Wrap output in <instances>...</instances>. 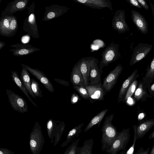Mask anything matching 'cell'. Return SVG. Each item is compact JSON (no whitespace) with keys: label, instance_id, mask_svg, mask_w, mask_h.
I'll return each mask as SVG.
<instances>
[{"label":"cell","instance_id":"cell-35","mask_svg":"<svg viewBox=\"0 0 154 154\" xmlns=\"http://www.w3.org/2000/svg\"><path fill=\"white\" fill-rule=\"evenodd\" d=\"M79 97L78 95L75 93L72 94L71 97V102L72 104H74L77 103L79 100Z\"/></svg>","mask_w":154,"mask_h":154},{"label":"cell","instance_id":"cell-14","mask_svg":"<svg viewBox=\"0 0 154 154\" xmlns=\"http://www.w3.org/2000/svg\"><path fill=\"white\" fill-rule=\"evenodd\" d=\"M95 57H88L80 59V69L83 77L85 85L89 84V76L91 65Z\"/></svg>","mask_w":154,"mask_h":154},{"label":"cell","instance_id":"cell-4","mask_svg":"<svg viewBox=\"0 0 154 154\" xmlns=\"http://www.w3.org/2000/svg\"><path fill=\"white\" fill-rule=\"evenodd\" d=\"M6 92L9 103L14 110L22 113L27 112L28 110L27 104L22 97L8 89H6Z\"/></svg>","mask_w":154,"mask_h":154},{"label":"cell","instance_id":"cell-11","mask_svg":"<svg viewBox=\"0 0 154 154\" xmlns=\"http://www.w3.org/2000/svg\"><path fill=\"white\" fill-rule=\"evenodd\" d=\"M84 87L91 100L100 101L104 99L105 92L102 84L94 85H88Z\"/></svg>","mask_w":154,"mask_h":154},{"label":"cell","instance_id":"cell-43","mask_svg":"<svg viewBox=\"0 0 154 154\" xmlns=\"http://www.w3.org/2000/svg\"><path fill=\"white\" fill-rule=\"evenodd\" d=\"M144 117V114L143 113H141L139 114L138 116V119L140 120L143 119Z\"/></svg>","mask_w":154,"mask_h":154},{"label":"cell","instance_id":"cell-28","mask_svg":"<svg viewBox=\"0 0 154 154\" xmlns=\"http://www.w3.org/2000/svg\"><path fill=\"white\" fill-rule=\"evenodd\" d=\"M146 75L147 78H152L154 77V57L149 67L147 70Z\"/></svg>","mask_w":154,"mask_h":154},{"label":"cell","instance_id":"cell-5","mask_svg":"<svg viewBox=\"0 0 154 154\" xmlns=\"http://www.w3.org/2000/svg\"><path fill=\"white\" fill-rule=\"evenodd\" d=\"M112 28L119 34L129 31V28L125 21L124 10L118 9L116 11L112 20Z\"/></svg>","mask_w":154,"mask_h":154},{"label":"cell","instance_id":"cell-48","mask_svg":"<svg viewBox=\"0 0 154 154\" xmlns=\"http://www.w3.org/2000/svg\"><path fill=\"white\" fill-rule=\"evenodd\" d=\"M119 154H126L125 152L124 151H123L122 152H120Z\"/></svg>","mask_w":154,"mask_h":154},{"label":"cell","instance_id":"cell-40","mask_svg":"<svg viewBox=\"0 0 154 154\" xmlns=\"http://www.w3.org/2000/svg\"><path fill=\"white\" fill-rule=\"evenodd\" d=\"M30 144L31 146L32 147H35L36 146V142L33 140L30 141Z\"/></svg>","mask_w":154,"mask_h":154},{"label":"cell","instance_id":"cell-32","mask_svg":"<svg viewBox=\"0 0 154 154\" xmlns=\"http://www.w3.org/2000/svg\"><path fill=\"white\" fill-rule=\"evenodd\" d=\"M126 1L131 5L137 8L142 9V7L138 2L137 0H126Z\"/></svg>","mask_w":154,"mask_h":154},{"label":"cell","instance_id":"cell-46","mask_svg":"<svg viewBox=\"0 0 154 154\" xmlns=\"http://www.w3.org/2000/svg\"><path fill=\"white\" fill-rule=\"evenodd\" d=\"M3 42H1L0 43V49H1L4 46L5 43H2Z\"/></svg>","mask_w":154,"mask_h":154},{"label":"cell","instance_id":"cell-21","mask_svg":"<svg viewBox=\"0 0 154 154\" xmlns=\"http://www.w3.org/2000/svg\"><path fill=\"white\" fill-rule=\"evenodd\" d=\"M84 123H82L75 126L69 132L67 136V142H69L74 137H77L81 133L82 128Z\"/></svg>","mask_w":154,"mask_h":154},{"label":"cell","instance_id":"cell-19","mask_svg":"<svg viewBox=\"0 0 154 154\" xmlns=\"http://www.w3.org/2000/svg\"><path fill=\"white\" fill-rule=\"evenodd\" d=\"M11 72L12 74L11 76L13 81L16 84L20 90L25 94L33 105L35 107H37V106L36 104L33 101L29 96L28 91L23 85L20 79L19 78L17 72L15 71H12Z\"/></svg>","mask_w":154,"mask_h":154},{"label":"cell","instance_id":"cell-30","mask_svg":"<svg viewBox=\"0 0 154 154\" xmlns=\"http://www.w3.org/2000/svg\"><path fill=\"white\" fill-rule=\"evenodd\" d=\"M31 49L27 48H22L19 50H17L14 52L15 55H23L27 54L32 52Z\"/></svg>","mask_w":154,"mask_h":154},{"label":"cell","instance_id":"cell-39","mask_svg":"<svg viewBox=\"0 0 154 154\" xmlns=\"http://www.w3.org/2000/svg\"><path fill=\"white\" fill-rule=\"evenodd\" d=\"M149 4L150 6L151 9L152 13L154 19V5L152 4L150 1H149Z\"/></svg>","mask_w":154,"mask_h":154},{"label":"cell","instance_id":"cell-1","mask_svg":"<svg viewBox=\"0 0 154 154\" xmlns=\"http://www.w3.org/2000/svg\"><path fill=\"white\" fill-rule=\"evenodd\" d=\"M114 116L113 114H111L105 117L101 130V149L103 151H106L110 148L119 134L112 123Z\"/></svg>","mask_w":154,"mask_h":154},{"label":"cell","instance_id":"cell-24","mask_svg":"<svg viewBox=\"0 0 154 154\" xmlns=\"http://www.w3.org/2000/svg\"><path fill=\"white\" fill-rule=\"evenodd\" d=\"M11 18L6 17L2 20L1 23V30L4 32L6 33L10 31V23Z\"/></svg>","mask_w":154,"mask_h":154},{"label":"cell","instance_id":"cell-44","mask_svg":"<svg viewBox=\"0 0 154 154\" xmlns=\"http://www.w3.org/2000/svg\"><path fill=\"white\" fill-rule=\"evenodd\" d=\"M154 138V130L151 133L149 137V139H150Z\"/></svg>","mask_w":154,"mask_h":154},{"label":"cell","instance_id":"cell-42","mask_svg":"<svg viewBox=\"0 0 154 154\" xmlns=\"http://www.w3.org/2000/svg\"><path fill=\"white\" fill-rule=\"evenodd\" d=\"M34 19V15L33 14H31L29 17V20L30 22H32Z\"/></svg>","mask_w":154,"mask_h":154},{"label":"cell","instance_id":"cell-3","mask_svg":"<svg viewBox=\"0 0 154 154\" xmlns=\"http://www.w3.org/2000/svg\"><path fill=\"white\" fill-rule=\"evenodd\" d=\"M130 129H123L112 145L110 148L106 152L108 154H117L122 150H125L130 138Z\"/></svg>","mask_w":154,"mask_h":154},{"label":"cell","instance_id":"cell-49","mask_svg":"<svg viewBox=\"0 0 154 154\" xmlns=\"http://www.w3.org/2000/svg\"><path fill=\"white\" fill-rule=\"evenodd\" d=\"M0 154H3L2 152L1 151H0Z\"/></svg>","mask_w":154,"mask_h":154},{"label":"cell","instance_id":"cell-47","mask_svg":"<svg viewBox=\"0 0 154 154\" xmlns=\"http://www.w3.org/2000/svg\"><path fill=\"white\" fill-rule=\"evenodd\" d=\"M151 89L152 91H154V83L151 86Z\"/></svg>","mask_w":154,"mask_h":154},{"label":"cell","instance_id":"cell-22","mask_svg":"<svg viewBox=\"0 0 154 154\" xmlns=\"http://www.w3.org/2000/svg\"><path fill=\"white\" fill-rule=\"evenodd\" d=\"M31 82L32 90L34 95L37 97H42V92L39 84L33 79H31Z\"/></svg>","mask_w":154,"mask_h":154},{"label":"cell","instance_id":"cell-8","mask_svg":"<svg viewBox=\"0 0 154 154\" xmlns=\"http://www.w3.org/2000/svg\"><path fill=\"white\" fill-rule=\"evenodd\" d=\"M21 65L39 80L49 92L51 93L54 92V88L53 85L43 72L37 69L32 68L25 65L22 64Z\"/></svg>","mask_w":154,"mask_h":154},{"label":"cell","instance_id":"cell-20","mask_svg":"<svg viewBox=\"0 0 154 154\" xmlns=\"http://www.w3.org/2000/svg\"><path fill=\"white\" fill-rule=\"evenodd\" d=\"M94 140L92 139L85 140L82 146H77L76 154H92Z\"/></svg>","mask_w":154,"mask_h":154},{"label":"cell","instance_id":"cell-10","mask_svg":"<svg viewBox=\"0 0 154 154\" xmlns=\"http://www.w3.org/2000/svg\"><path fill=\"white\" fill-rule=\"evenodd\" d=\"M75 2L92 8L100 9L108 8L112 11V4L109 0H73Z\"/></svg>","mask_w":154,"mask_h":154},{"label":"cell","instance_id":"cell-38","mask_svg":"<svg viewBox=\"0 0 154 154\" xmlns=\"http://www.w3.org/2000/svg\"><path fill=\"white\" fill-rule=\"evenodd\" d=\"M55 16V13L53 12H49L47 15V18L49 19H51L54 18Z\"/></svg>","mask_w":154,"mask_h":154},{"label":"cell","instance_id":"cell-16","mask_svg":"<svg viewBox=\"0 0 154 154\" xmlns=\"http://www.w3.org/2000/svg\"><path fill=\"white\" fill-rule=\"evenodd\" d=\"M137 72L135 69L129 77L123 82L119 92L118 97V102L123 100V98L130 86L133 82Z\"/></svg>","mask_w":154,"mask_h":154},{"label":"cell","instance_id":"cell-41","mask_svg":"<svg viewBox=\"0 0 154 154\" xmlns=\"http://www.w3.org/2000/svg\"><path fill=\"white\" fill-rule=\"evenodd\" d=\"M29 37L27 36H24L22 39V41L24 43H26L29 40Z\"/></svg>","mask_w":154,"mask_h":154},{"label":"cell","instance_id":"cell-25","mask_svg":"<svg viewBox=\"0 0 154 154\" xmlns=\"http://www.w3.org/2000/svg\"><path fill=\"white\" fill-rule=\"evenodd\" d=\"M137 84V81L134 80L132 83L130 87L128 88L124 100H127L128 98L130 97L134 93L135 91Z\"/></svg>","mask_w":154,"mask_h":154},{"label":"cell","instance_id":"cell-23","mask_svg":"<svg viewBox=\"0 0 154 154\" xmlns=\"http://www.w3.org/2000/svg\"><path fill=\"white\" fill-rule=\"evenodd\" d=\"M73 88L84 99L90 100H91L89 97L87 90L84 86H73Z\"/></svg>","mask_w":154,"mask_h":154},{"label":"cell","instance_id":"cell-45","mask_svg":"<svg viewBox=\"0 0 154 154\" xmlns=\"http://www.w3.org/2000/svg\"><path fill=\"white\" fill-rule=\"evenodd\" d=\"M150 154H154V144L152 146Z\"/></svg>","mask_w":154,"mask_h":154},{"label":"cell","instance_id":"cell-7","mask_svg":"<svg viewBox=\"0 0 154 154\" xmlns=\"http://www.w3.org/2000/svg\"><path fill=\"white\" fill-rule=\"evenodd\" d=\"M152 47V44L139 43L134 48L130 62V66L133 65L146 57Z\"/></svg>","mask_w":154,"mask_h":154},{"label":"cell","instance_id":"cell-18","mask_svg":"<svg viewBox=\"0 0 154 154\" xmlns=\"http://www.w3.org/2000/svg\"><path fill=\"white\" fill-rule=\"evenodd\" d=\"M108 110V109H104L94 116L86 126L84 130V132H86L94 125L97 124L98 127H99L101 122Z\"/></svg>","mask_w":154,"mask_h":154},{"label":"cell","instance_id":"cell-26","mask_svg":"<svg viewBox=\"0 0 154 154\" xmlns=\"http://www.w3.org/2000/svg\"><path fill=\"white\" fill-rule=\"evenodd\" d=\"M145 94V92L143 90L142 84L140 83L135 91L134 97L137 100H139Z\"/></svg>","mask_w":154,"mask_h":154},{"label":"cell","instance_id":"cell-27","mask_svg":"<svg viewBox=\"0 0 154 154\" xmlns=\"http://www.w3.org/2000/svg\"><path fill=\"white\" fill-rule=\"evenodd\" d=\"M136 125L133 126V128L134 131V140L133 144L127 151L126 154H133L135 145L136 140H137L136 136Z\"/></svg>","mask_w":154,"mask_h":154},{"label":"cell","instance_id":"cell-34","mask_svg":"<svg viewBox=\"0 0 154 154\" xmlns=\"http://www.w3.org/2000/svg\"><path fill=\"white\" fill-rule=\"evenodd\" d=\"M142 8L146 10H149V7L146 2L144 0H137Z\"/></svg>","mask_w":154,"mask_h":154},{"label":"cell","instance_id":"cell-13","mask_svg":"<svg viewBox=\"0 0 154 154\" xmlns=\"http://www.w3.org/2000/svg\"><path fill=\"white\" fill-rule=\"evenodd\" d=\"M99 62L98 59L95 58L91 64L89 76L90 85L101 84V73L98 65Z\"/></svg>","mask_w":154,"mask_h":154},{"label":"cell","instance_id":"cell-2","mask_svg":"<svg viewBox=\"0 0 154 154\" xmlns=\"http://www.w3.org/2000/svg\"><path fill=\"white\" fill-rule=\"evenodd\" d=\"M119 47V44L112 42L102 52V58L99 65L101 74L103 73V69L105 66L121 57Z\"/></svg>","mask_w":154,"mask_h":154},{"label":"cell","instance_id":"cell-15","mask_svg":"<svg viewBox=\"0 0 154 154\" xmlns=\"http://www.w3.org/2000/svg\"><path fill=\"white\" fill-rule=\"evenodd\" d=\"M154 126V119L147 120L139 124L136 127V136L137 139L143 137Z\"/></svg>","mask_w":154,"mask_h":154},{"label":"cell","instance_id":"cell-37","mask_svg":"<svg viewBox=\"0 0 154 154\" xmlns=\"http://www.w3.org/2000/svg\"><path fill=\"white\" fill-rule=\"evenodd\" d=\"M26 5V4L24 2L21 1L17 3L16 6L18 9H21L24 8Z\"/></svg>","mask_w":154,"mask_h":154},{"label":"cell","instance_id":"cell-29","mask_svg":"<svg viewBox=\"0 0 154 154\" xmlns=\"http://www.w3.org/2000/svg\"><path fill=\"white\" fill-rule=\"evenodd\" d=\"M80 138H79L73 142L69 147L68 154H76L77 147Z\"/></svg>","mask_w":154,"mask_h":154},{"label":"cell","instance_id":"cell-36","mask_svg":"<svg viewBox=\"0 0 154 154\" xmlns=\"http://www.w3.org/2000/svg\"><path fill=\"white\" fill-rule=\"evenodd\" d=\"M54 80L62 85L66 86H69V83L68 82L62 79H58L57 78H55L54 79Z\"/></svg>","mask_w":154,"mask_h":154},{"label":"cell","instance_id":"cell-33","mask_svg":"<svg viewBox=\"0 0 154 154\" xmlns=\"http://www.w3.org/2000/svg\"><path fill=\"white\" fill-rule=\"evenodd\" d=\"M150 147H148L144 150L142 147H141L134 154H148Z\"/></svg>","mask_w":154,"mask_h":154},{"label":"cell","instance_id":"cell-9","mask_svg":"<svg viewBox=\"0 0 154 154\" xmlns=\"http://www.w3.org/2000/svg\"><path fill=\"white\" fill-rule=\"evenodd\" d=\"M131 18L137 29L141 33L147 34L148 31V23L142 15L136 11L132 10Z\"/></svg>","mask_w":154,"mask_h":154},{"label":"cell","instance_id":"cell-17","mask_svg":"<svg viewBox=\"0 0 154 154\" xmlns=\"http://www.w3.org/2000/svg\"><path fill=\"white\" fill-rule=\"evenodd\" d=\"M28 71L25 67H23L20 73V79L29 94L32 97L36 99V97L34 95L32 90L30 75Z\"/></svg>","mask_w":154,"mask_h":154},{"label":"cell","instance_id":"cell-6","mask_svg":"<svg viewBox=\"0 0 154 154\" xmlns=\"http://www.w3.org/2000/svg\"><path fill=\"white\" fill-rule=\"evenodd\" d=\"M123 69L121 64L118 65L104 79L102 85L105 93L109 92L117 83L118 78Z\"/></svg>","mask_w":154,"mask_h":154},{"label":"cell","instance_id":"cell-31","mask_svg":"<svg viewBox=\"0 0 154 154\" xmlns=\"http://www.w3.org/2000/svg\"><path fill=\"white\" fill-rule=\"evenodd\" d=\"M17 27V22L14 18H11L10 23V31H13Z\"/></svg>","mask_w":154,"mask_h":154},{"label":"cell","instance_id":"cell-12","mask_svg":"<svg viewBox=\"0 0 154 154\" xmlns=\"http://www.w3.org/2000/svg\"><path fill=\"white\" fill-rule=\"evenodd\" d=\"M80 65L79 60L73 66L71 73L70 81L73 86L85 85L83 77L80 71Z\"/></svg>","mask_w":154,"mask_h":154}]
</instances>
